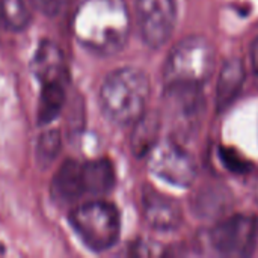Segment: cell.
<instances>
[{
  "label": "cell",
  "instance_id": "1",
  "mask_svg": "<svg viewBox=\"0 0 258 258\" xmlns=\"http://www.w3.org/2000/svg\"><path fill=\"white\" fill-rule=\"evenodd\" d=\"M73 33L95 54H115L127 42L130 14L124 0H85L73 17Z\"/></svg>",
  "mask_w": 258,
  "mask_h": 258
},
{
  "label": "cell",
  "instance_id": "2",
  "mask_svg": "<svg viewBox=\"0 0 258 258\" xmlns=\"http://www.w3.org/2000/svg\"><path fill=\"white\" fill-rule=\"evenodd\" d=\"M150 92V77L144 70L118 68L109 73L100 86L101 112L116 125H133L147 112Z\"/></svg>",
  "mask_w": 258,
  "mask_h": 258
},
{
  "label": "cell",
  "instance_id": "3",
  "mask_svg": "<svg viewBox=\"0 0 258 258\" xmlns=\"http://www.w3.org/2000/svg\"><path fill=\"white\" fill-rule=\"evenodd\" d=\"M215 47L206 36H186L172 47L165 60V86L177 83L203 86L212 76L215 70Z\"/></svg>",
  "mask_w": 258,
  "mask_h": 258
},
{
  "label": "cell",
  "instance_id": "4",
  "mask_svg": "<svg viewBox=\"0 0 258 258\" xmlns=\"http://www.w3.org/2000/svg\"><path fill=\"white\" fill-rule=\"evenodd\" d=\"M70 225L85 243L95 252H103L116 245L121 233L118 209L107 201L94 200L80 204L70 213Z\"/></svg>",
  "mask_w": 258,
  "mask_h": 258
},
{
  "label": "cell",
  "instance_id": "5",
  "mask_svg": "<svg viewBox=\"0 0 258 258\" xmlns=\"http://www.w3.org/2000/svg\"><path fill=\"white\" fill-rule=\"evenodd\" d=\"M201 85L177 83L165 86L162 119L169 125L172 139L184 142L197 132L204 113Z\"/></svg>",
  "mask_w": 258,
  "mask_h": 258
},
{
  "label": "cell",
  "instance_id": "6",
  "mask_svg": "<svg viewBox=\"0 0 258 258\" xmlns=\"http://www.w3.org/2000/svg\"><path fill=\"white\" fill-rule=\"evenodd\" d=\"M150 171L177 187H189L197 178V165L184 145L172 138L159 141L148 154Z\"/></svg>",
  "mask_w": 258,
  "mask_h": 258
},
{
  "label": "cell",
  "instance_id": "7",
  "mask_svg": "<svg viewBox=\"0 0 258 258\" xmlns=\"http://www.w3.org/2000/svg\"><path fill=\"white\" fill-rule=\"evenodd\" d=\"M177 8V0H136V23L145 45L160 48L171 39Z\"/></svg>",
  "mask_w": 258,
  "mask_h": 258
},
{
  "label": "cell",
  "instance_id": "8",
  "mask_svg": "<svg viewBox=\"0 0 258 258\" xmlns=\"http://www.w3.org/2000/svg\"><path fill=\"white\" fill-rule=\"evenodd\" d=\"M258 236V221L249 215L230 216L213 227L210 243L222 255L243 257L251 254Z\"/></svg>",
  "mask_w": 258,
  "mask_h": 258
},
{
  "label": "cell",
  "instance_id": "9",
  "mask_svg": "<svg viewBox=\"0 0 258 258\" xmlns=\"http://www.w3.org/2000/svg\"><path fill=\"white\" fill-rule=\"evenodd\" d=\"M141 207L145 222L157 231H172L181 225L183 210L180 203L151 186L142 187Z\"/></svg>",
  "mask_w": 258,
  "mask_h": 258
},
{
  "label": "cell",
  "instance_id": "10",
  "mask_svg": "<svg viewBox=\"0 0 258 258\" xmlns=\"http://www.w3.org/2000/svg\"><path fill=\"white\" fill-rule=\"evenodd\" d=\"M30 68L41 85L50 82L70 83L65 54L62 48L50 39H44L38 45L30 62Z\"/></svg>",
  "mask_w": 258,
  "mask_h": 258
},
{
  "label": "cell",
  "instance_id": "11",
  "mask_svg": "<svg viewBox=\"0 0 258 258\" xmlns=\"http://www.w3.org/2000/svg\"><path fill=\"white\" fill-rule=\"evenodd\" d=\"M50 195L57 204H71L82 197H85V186H83V172H82V162L74 159H67L59 169L56 171L51 186Z\"/></svg>",
  "mask_w": 258,
  "mask_h": 258
},
{
  "label": "cell",
  "instance_id": "12",
  "mask_svg": "<svg viewBox=\"0 0 258 258\" xmlns=\"http://www.w3.org/2000/svg\"><path fill=\"white\" fill-rule=\"evenodd\" d=\"M246 71L242 59L230 57L224 62L216 83V109L219 112L228 109L240 95Z\"/></svg>",
  "mask_w": 258,
  "mask_h": 258
},
{
  "label": "cell",
  "instance_id": "13",
  "mask_svg": "<svg viewBox=\"0 0 258 258\" xmlns=\"http://www.w3.org/2000/svg\"><path fill=\"white\" fill-rule=\"evenodd\" d=\"M85 195L103 197L109 194L116 181L115 168L109 159H94L82 162Z\"/></svg>",
  "mask_w": 258,
  "mask_h": 258
},
{
  "label": "cell",
  "instance_id": "14",
  "mask_svg": "<svg viewBox=\"0 0 258 258\" xmlns=\"http://www.w3.org/2000/svg\"><path fill=\"white\" fill-rule=\"evenodd\" d=\"M162 115L157 112H145L135 124L130 138V147L136 157H145L159 142L162 130Z\"/></svg>",
  "mask_w": 258,
  "mask_h": 258
},
{
  "label": "cell",
  "instance_id": "15",
  "mask_svg": "<svg viewBox=\"0 0 258 258\" xmlns=\"http://www.w3.org/2000/svg\"><path fill=\"white\" fill-rule=\"evenodd\" d=\"M67 86L63 82H50L41 85L39 101L36 106L38 125H48L62 112L67 101Z\"/></svg>",
  "mask_w": 258,
  "mask_h": 258
},
{
  "label": "cell",
  "instance_id": "16",
  "mask_svg": "<svg viewBox=\"0 0 258 258\" xmlns=\"http://www.w3.org/2000/svg\"><path fill=\"white\" fill-rule=\"evenodd\" d=\"M32 20L29 0H0V26L12 32L24 30Z\"/></svg>",
  "mask_w": 258,
  "mask_h": 258
},
{
  "label": "cell",
  "instance_id": "17",
  "mask_svg": "<svg viewBox=\"0 0 258 258\" xmlns=\"http://www.w3.org/2000/svg\"><path fill=\"white\" fill-rule=\"evenodd\" d=\"M60 147H62V138H60L59 130L48 128V130L42 132L35 145L36 163L42 169L48 168L57 159V156L60 153Z\"/></svg>",
  "mask_w": 258,
  "mask_h": 258
},
{
  "label": "cell",
  "instance_id": "18",
  "mask_svg": "<svg viewBox=\"0 0 258 258\" xmlns=\"http://www.w3.org/2000/svg\"><path fill=\"white\" fill-rule=\"evenodd\" d=\"M227 198H224L222 192L221 190H216V189H209L203 194H197V198H195V212L201 216H215V215H219L221 212H224V201Z\"/></svg>",
  "mask_w": 258,
  "mask_h": 258
},
{
  "label": "cell",
  "instance_id": "19",
  "mask_svg": "<svg viewBox=\"0 0 258 258\" xmlns=\"http://www.w3.org/2000/svg\"><path fill=\"white\" fill-rule=\"evenodd\" d=\"M29 2L32 8L36 9L39 14L54 18L67 8L70 0H29Z\"/></svg>",
  "mask_w": 258,
  "mask_h": 258
},
{
  "label": "cell",
  "instance_id": "20",
  "mask_svg": "<svg viewBox=\"0 0 258 258\" xmlns=\"http://www.w3.org/2000/svg\"><path fill=\"white\" fill-rule=\"evenodd\" d=\"M249 59H251V67L254 71V76L258 80V36L252 41L251 48H249Z\"/></svg>",
  "mask_w": 258,
  "mask_h": 258
}]
</instances>
